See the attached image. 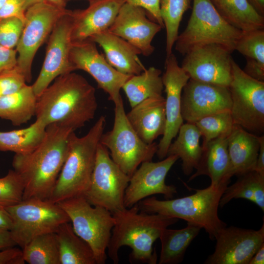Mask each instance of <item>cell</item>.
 Listing matches in <instances>:
<instances>
[{"label":"cell","mask_w":264,"mask_h":264,"mask_svg":"<svg viewBox=\"0 0 264 264\" xmlns=\"http://www.w3.org/2000/svg\"><path fill=\"white\" fill-rule=\"evenodd\" d=\"M44 1L61 8H65L66 6V0H44Z\"/></svg>","instance_id":"f907efd6"},{"label":"cell","mask_w":264,"mask_h":264,"mask_svg":"<svg viewBox=\"0 0 264 264\" xmlns=\"http://www.w3.org/2000/svg\"><path fill=\"white\" fill-rule=\"evenodd\" d=\"M26 1L27 7L31 6L33 4H34L36 3L44 1V0H25Z\"/></svg>","instance_id":"816d5d0a"},{"label":"cell","mask_w":264,"mask_h":264,"mask_svg":"<svg viewBox=\"0 0 264 264\" xmlns=\"http://www.w3.org/2000/svg\"><path fill=\"white\" fill-rule=\"evenodd\" d=\"M5 208L13 221L10 230L13 239L22 249L34 238L56 233L61 225L70 222L59 204L49 199H24Z\"/></svg>","instance_id":"9c48e42d"},{"label":"cell","mask_w":264,"mask_h":264,"mask_svg":"<svg viewBox=\"0 0 264 264\" xmlns=\"http://www.w3.org/2000/svg\"><path fill=\"white\" fill-rule=\"evenodd\" d=\"M26 83L24 74L17 66L0 73V97L17 91Z\"/></svg>","instance_id":"ab89813d"},{"label":"cell","mask_w":264,"mask_h":264,"mask_svg":"<svg viewBox=\"0 0 264 264\" xmlns=\"http://www.w3.org/2000/svg\"><path fill=\"white\" fill-rule=\"evenodd\" d=\"M112 214L115 223L107 251L112 262L118 263L119 249L127 246L132 249L131 263L156 264L157 257L153 244L162 231L178 219L142 212L137 204Z\"/></svg>","instance_id":"3957f363"},{"label":"cell","mask_w":264,"mask_h":264,"mask_svg":"<svg viewBox=\"0 0 264 264\" xmlns=\"http://www.w3.org/2000/svg\"><path fill=\"white\" fill-rule=\"evenodd\" d=\"M66 1L68 0H66ZM89 1V2H92V1H95V0H87Z\"/></svg>","instance_id":"db71d44e"},{"label":"cell","mask_w":264,"mask_h":264,"mask_svg":"<svg viewBox=\"0 0 264 264\" xmlns=\"http://www.w3.org/2000/svg\"><path fill=\"white\" fill-rule=\"evenodd\" d=\"M69 217L76 234L91 247L97 264H105L115 220L107 209L90 204L83 195L59 203Z\"/></svg>","instance_id":"52a82bcc"},{"label":"cell","mask_w":264,"mask_h":264,"mask_svg":"<svg viewBox=\"0 0 264 264\" xmlns=\"http://www.w3.org/2000/svg\"><path fill=\"white\" fill-rule=\"evenodd\" d=\"M97 107L95 88L71 72L57 77L37 97L35 115L46 127L56 124L75 131L94 118Z\"/></svg>","instance_id":"6da1fadb"},{"label":"cell","mask_w":264,"mask_h":264,"mask_svg":"<svg viewBox=\"0 0 264 264\" xmlns=\"http://www.w3.org/2000/svg\"><path fill=\"white\" fill-rule=\"evenodd\" d=\"M125 0H97L81 10H71L73 43L83 42L108 30L114 21Z\"/></svg>","instance_id":"44dd1931"},{"label":"cell","mask_w":264,"mask_h":264,"mask_svg":"<svg viewBox=\"0 0 264 264\" xmlns=\"http://www.w3.org/2000/svg\"><path fill=\"white\" fill-rule=\"evenodd\" d=\"M89 39L102 47L107 62L120 73L135 75L146 69L138 57L141 52L108 29L94 35Z\"/></svg>","instance_id":"603a6c76"},{"label":"cell","mask_w":264,"mask_h":264,"mask_svg":"<svg viewBox=\"0 0 264 264\" xmlns=\"http://www.w3.org/2000/svg\"><path fill=\"white\" fill-rule=\"evenodd\" d=\"M232 53L218 44L196 46L184 55L181 67L190 79L228 88L232 75Z\"/></svg>","instance_id":"5bb4252c"},{"label":"cell","mask_w":264,"mask_h":264,"mask_svg":"<svg viewBox=\"0 0 264 264\" xmlns=\"http://www.w3.org/2000/svg\"><path fill=\"white\" fill-rule=\"evenodd\" d=\"M6 0H0V9L1 8L3 5Z\"/></svg>","instance_id":"f5cc1de1"},{"label":"cell","mask_w":264,"mask_h":264,"mask_svg":"<svg viewBox=\"0 0 264 264\" xmlns=\"http://www.w3.org/2000/svg\"><path fill=\"white\" fill-rule=\"evenodd\" d=\"M126 2L140 7L147 11L153 21L164 27L160 11V0H125Z\"/></svg>","instance_id":"b9f144b4"},{"label":"cell","mask_w":264,"mask_h":264,"mask_svg":"<svg viewBox=\"0 0 264 264\" xmlns=\"http://www.w3.org/2000/svg\"><path fill=\"white\" fill-rule=\"evenodd\" d=\"M37 100L32 85L26 84L17 91L0 97V117L14 126L26 123L35 115Z\"/></svg>","instance_id":"f546056e"},{"label":"cell","mask_w":264,"mask_h":264,"mask_svg":"<svg viewBox=\"0 0 264 264\" xmlns=\"http://www.w3.org/2000/svg\"><path fill=\"white\" fill-rule=\"evenodd\" d=\"M228 88L230 113L235 124L254 133L264 132V82L246 74L234 61Z\"/></svg>","instance_id":"30bf717a"},{"label":"cell","mask_w":264,"mask_h":264,"mask_svg":"<svg viewBox=\"0 0 264 264\" xmlns=\"http://www.w3.org/2000/svg\"><path fill=\"white\" fill-rule=\"evenodd\" d=\"M259 150L255 171L264 176V136H259Z\"/></svg>","instance_id":"f6af8a7d"},{"label":"cell","mask_w":264,"mask_h":264,"mask_svg":"<svg viewBox=\"0 0 264 264\" xmlns=\"http://www.w3.org/2000/svg\"><path fill=\"white\" fill-rule=\"evenodd\" d=\"M254 8L264 16V0H247Z\"/></svg>","instance_id":"681fc988"},{"label":"cell","mask_w":264,"mask_h":264,"mask_svg":"<svg viewBox=\"0 0 264 264\" xmlns=\"http://www.w3.org/2000/svg\"><path fill=\"white\" fill-rule=\"evenodd\" d=\"M100 143L110 151L113 161L131 177L140 165L152 161L157 151V144L143 141L130 125L123 101L115 104L112 129L103 133Z\"/></svg>","instance_id":"ba28073f"},{"label":"cell","mask_w":264,"mask_h":264,"mask_svg":"<svg viewBox=\"0 0 264 264\" xmlns=\"http://www.w3.org/2000/svg\"><path fill=\"white\" fill-rule=\"evenodd\" d=\"M230 181L222 180L195 193L176 199L160 200L155 197L145 198L137 204L140 211L182 219L203 228L211 240L227 224L218 215L220 198Z\"/></svg>","instance_id":"277c9868"},{"label":"cell","mask_w":264,"mask_h":264,"mask_svg":"<svg viewBox=\"0 0 264 264\" xmlns=\"http://www.w3.org/2000/svg\"><path fill=\"white\" fill-rule=\"evenodd\" d=\"M24 190L23 181L15 170L0 178V206L4 208L19 204L23 200Z\"/></svg>","instance_id":"74e56055"},{"label":"cell","mask_w":264,"mask_h":264,"mask_svg":"<svg viewBox=\"0 0 264 264\" xmlns=\"http://www.w3.org/2000/svg\"><path fill=\"white\" fill-rule=\"evenodd\" d=\"M229 176H238L255 170L259 150V136L234 124L227 137Z\"/></svg>","instance_id":"cb8c5ba5"},{"label":"cell","mask_w":264,"mask_h":264,"mask_svg":"<svg viewBox=\"0 0 264 264\" xmlns=\"http://www.w3.org/2000/svg\"><path fill=\"white\" fill-rule=\"evenodd\" d=\"M24 23L16 18L0 19V45L15 49L18 44Z\"/></svg>","instance_id":"f35d334b"},{"label":"cell","mask_w":264,"mask_h":264,"mask_svg":"<svg viewBox=\"0 0 264 264\" xmlns=\"http://www.w3.org/2000/svg\"><path fill=\"white\" fill-rule=\"evenodd\" d=\"M201 227L190 223L180 229H164L159 237L161 251L159 264H176L182 262L185 253Z\"/></svg>","instance_id":"f1b7e54d"},{"label":"cell","mask_w":264,"mask_h":264,"mask_svg":"<svg viewBox=\"0 0 264 264\" xmlns=\"http://www.w3.org/2000/svg\"><path fill=\"white\" fill-rule=\"evenodd\" d=\"M191 0H160V15L166 32V57L173 53L180 22Z\"/></svg>","instance_id":"d590c367"},{"label":"cell","mask_w":264,"mask_h":264,"mask_svg":"<svg viewBox=\"0 0 264 264\" xmlns=\"http://www.w3.org/2000/svg\"><path fill=\"white\" fill-rule=\"evenodd\" d=\"M16 245L10 230L0 229V249Z\"/></svg>","instance_id":"7dc6e473"},{"label":"cell","mask_w":264,"mask_h":264,"mask_svg":"<svg viewBox=\"0 0 264 264\" xmlns=\"http://www.w3.org/2000/svg\"><path fill=\"white\" fill-rule=\"evenodd\" d=\"M13 226L12 218L5 208L0 206V229L10 230Z\"/></svg>","instance_id":"bcb514c9"},{"label":"cell","mask_w":264,"mask_h":264,"mask_svg":"<svg viewBox=\"0 0 264 264\" xmlns=\"http://www.w3.org/2000/svg\"><path fill=\"white\" fill-rule=\"evenodd\" d=\"M178 159L177 156L171 155L158 162L142 163L130 177L124 197L125 207L130 208L155 194L163 195L165 199L172 198L177 193L176 188L174 185H167L165 178Z\"/></svg>","instance_id":"ac0fdd59"},{"label":"cell","mask_w":264,"mask_h":264,"mask_svg":"<svg viewBox=\"0 0 264 264\" xmlns=\"http://www.w3.org/2000/svg\"><path fill=\"white\" fill-rule=\"evenodd\" d=\"M22 250L23 259L29 264H60L56 233L34 238Z\"/></svg>","instance_id":"e575fe53"},{"label":"cell","mask_w":264,"mask_h":264,"mask_svg":"<svg viewBox=\"0 0 264 264\" xmlns=\"http://www.w3.org/2000/svg\"><path fill=\"white\" fill-rule=\"evenodd\" d=\"M22 250L16 247H8L0 250V264H24Z\"/></svg>","instance_id":"ee69618b"},{"label":"cell","mask_w":264,"mask_h":264,"mask_svg":"<svg viewBox=\"0 0 264 264\" xmlns=\"http://www.w3.org/2000/svg\"><path fill=\"white\" fill-rule=\"evenodd\" d=\"M227 137L214 139L202 148V153L196 172L190 176L189 181L202 175L209 176L211 184H218L222 180L230 181Z\"/></svg>","instance_id":"d4e9b609"},{"label":"cell","mask_w":264,"mask_h":264,"mask_svg":"<svg viewBox=\"0 0 264 264\" xmlns=\"http://www.w3.org/2000/svg\"><path fill=\"white\" fill-rule=\"evenodd\" d=\"M165 99L162 95L147 98L132 108L127 118L136 133L145 142L151 144L165 130Z\"/></svg>","instance_id":"7402d4cb"},{"label":"cell","mask_w":264,"mask_h":264,"mask_svg":"<svg viewBox=\"0 0 264 264\" xmlns=\"http://www.w3.org/2000/svg\"><path fill=\"white\" fill-rule=\"evenodd\" d=\"M229 24L243 32L264 29V16L247 0H209Z\"/></svg>","instance_id":"4316f807"},{"label":"cell","mask_w":264,"mask_h":264,"mask_svg":"<svg viewBox=\"0 0 264 264\" xmlns=\"http://www.w3.org/2000/svg\"><path fill=\"white\" fill-rule=\"evenodd\" d=\"M165 68L162 79L166 95L165 98L166 124L165 132L157 144L156 152L160 159L167 156L170 145L183 124L181 111V95L184 87L190 79L178 65L177 59L173 53L166 57Z\"/></svg>","instance_id":"2e32d148"},{"label":"cell","mask_w":264,"mask_h":264,"mask_svg":"<svg viewBox=\"0 0 264 264\" xmlns=\"http://www.w3.org/2000/svg\"><path fill=\"white\" fill-rule=\"evenodd\" d=\"M264 264V243L256 252L249 262L248 264Z\"/></svg>","instance_id":"c3c4849f"},{"label":"cell","mask_w":264,"mask_h":264,"mask_svg":"<svg viewBox=\"0 0 264 264\" xmlns=\"http://www.w3.org/2000/svg\"><path fill=\"white\" fill-rule=\"evenodd\" d=\"M46 126L36 119L30 126L20 130L0 132V151L25 154L35 150L43 140Z\"/></svg>","instance_id":"d6a6232c"},{"label":"cell","mask_w":264,"mask_h":264,"mask_svg":"<svg viewBox=\"0 0 264 264\" xmlns=\"http://www.w3.org/2000/svg\"><path fill=\"white\" fill-rule=\"evenodd\" d=\"M237 198L251 201L264 211V176L254 170L239 176L234 183L226 187L220 207H223L231 200Z\"/></svg>","instance_id":"836d02e7"},{"label":"cell","mask_w":264,"mask_h":264,"mask_svg":"<svg viewBox=\"0 0 264 264\" xmlns=\"http://www.w3.org/2000/svg\"><path fill=\"white\" fill-rule=\"evenodd\" d=\"M17 52L16 49L0 45V73L17 66Z\"/></svg>","instance_id":"7bdbcfd3"},{"label":"cell","mask_w":264,"mask_h":264,"mask_svg":"<svg viewBox=\"0 0 264 264\" xmlns=\"http://www.w3.org/2000/svg\"><path fill=\"white\" fill-rule=\"evenodd\" d=\"M194 124L203 138L202 148L214 139L227 137L235 124L230 111L205 116Z\"/></svg>","instance_id":"8d00e7d4"},{"label":"cell","mask_w":264,"mask_h":264,"mask_svg":"<svg viewBox=\"0 0 264 264\" xmlns=\"http://www.w3.org/2000/svg\"><path fill=\"white\" fill-rule=\"evenodd\" d=\"M214 252L205 264H248L264 243V223L258 230L225 227L217 233Z\"/></svg>","instance_id":"e0dca14e"},{"label":"cell","mask_w":264,"mask_h":264,"mask_svg":"<svg viewBox=\"0 0 264 264\" xmlns=\"http://www.w3.org/2000/svg\"><path fill=\"white\" fill-rule=\"evenodd\" d=\"M67 10L44 1L27 9L23 29L15 48L18 53L17 66L24 74L26 82L31 80V67L37 50Z\"/></svg>","instance_id":"7c38bea8"},{"label":"cell","mask_w":264,"mask_h":264,"mask_svg":"<svg viewBox=\"0 0 264 264\" xmlns=\"http://www.w3.org/2000/svg\"><path fill=\"white\" fill-rule=\"evenodd\" d=\"M130 179L100 142L90 184L83 196L92 205L103 207L113 213L126 208L124 197Z\"/></svg>","instance_id":"8fae6325"},{"label":"cell","mask_w":264,"mask_h":264,"mask_svg":"<svg viewBox=\"0 0 264 264\" xmlns=\"http://www.w3.org/2000/svg\"><path fill=\"white\" fill-rule=\"evenodd\" d=\"M27 8L25 0H6L0 9V19L16 18L24 23Z\"/></svg>","instance_id":"60d3db41"},{"label":"cell","mask_w":264,"mask_h":264,"mask_svg":"<svg viewBox=\"0 0 264 264\" xmlns=\"http://www.w3.org/2000/svg\"><path fill=\"white\" fill-rule=\"evenodd\" d=\"M73 132L70 128L49 125L35 150L25 154H15L12 166L24 182L23 200L48 199L66 158Z\"/></svg>","instance_id":"7a4b0ae2"},{"label":"cell","mask_w":264,"mask_h":264,"mask_svg":"<svg viewBox=\"0 0 264 264\" xmlns=\"http://www.w3.org/2000/svg\"><path fill=\"white\" fill-rule=\"evenodd\" d=\"M106 123V117L102 115L84 136L71 133L66 158L48 199L59 203L84 195L90 184Z\"/></svg>","instance_id":"5b68a950"},{"label":"cell","mask_w":264,"mask_h":264,"mask_svg":"<svg viewBox=\"0 0 264 264\" xmlns=\"http://www.w3.org/2000/svg\"><path fill=\"white\" fill-rule=\"evenodd\" d=\"M71 10H67L53 27L47 44L40 72L32 85L38 97L58 76L74 71L70 61L71 39Z\"/></svg>","instance_id":"4fadbf2b"},{"label":"cell","mask_w":264,"mask_h":264,"mask_svg":"<svg viewBox=\"0 0 264 264\" xmlns=\"http://www.w3.org/2000/svg\"><path fill=\"white\" fill-rule=\"evenodd\" d=\"M177 135L169 146L167 156L175 155L180 158L183 172L189 176L197 169L201 156V134L194 123L187 122L181 126Z\"/></svg>","instance_id":"484cf974"},{"label":"cell","mask_w":264,"mask_h":264,"mask_svg":"<svg viewBox=\"0 0 264 264\" xmlns=\"http://www.w3.org/2000/svg\"><path fill=\"white\" fill-rule=\"evenodd\" d=\"M161 74V70L151 66L126 81L122 89L131 108L150 97L162 95L164 86Z\"/></svg>","instance_id":"1f68e13d"},{"label":"cell","mask_w":264,"mask_h":264,"mask_svg":"<svg viewBox=\"0 0 264 264\" xmlns=\"http://www.w3.org/2000/svg\"><path fill=\"white\" fill-rule=\"evenodd\" d=\"M70 61L74 70L80 69L90 74L114 104L123 101L120 90L132 75L122 74L110 65L98 51L95 43L88 39L73 43Z\"/></svg>","instance_id":"9a60e30c"},{"label":"cell","mask_w":264,"mask_h":264,"mask_svg":"<svg viewBox=\"0 0 264 264\" xmlns=\"http://www.w3.org/2000/svg\"><path fill=\"white\" fill-rule=\"evenodd\" d=\"M242 33L227 22L209 0H193L187 25L174 45L183 55L196 46L209 44H220L233 52Z\"/></svg>","instance_id":"8992f818"},{"label":"cell","mask_w":264,"mask_h":264,"mask_svg":"<svg viewBox=\"0 0 264 264\" xmlns=\"http://www.w3.org/2000/svg\"><path fill=\"white\" fill-rule=\"evenodd\" d=\"M235 50L246 58L243 71L249 76L264 82V30L243 32L237 42Z\"/></svg>","instance_id":"4dcf8cb0"},{"label":"cell","mask_w":264,"mask_h":264,"mask_svg":"<svg viewBox=\"0 0 264 264\" xmlns=\"http://www.w3.org/2000/svg\"><path fill=\"white\" fill-rule=\"evenodd\" d=\"M56 235L60 264H97L91 247L76 234L70 222L61 225Z\"/></svg>","instance_id":"83f0119b"},{"label":"cell","mask_w":264,"mask_h":264,"mask_svg":"<svg viewBox=\"0 0 264 264\" xmlns=\"http://www.w3.org/2000/svg\"><path fill=\"white\" fill-rule=\"evenodd\" d=\"M182 92L181 114L188 123H194L211 114L230 111L232 102L228 87L189 79Z\"/></svg>","instance_id":"d6986e66"},{"label":"cell","mask_w":264,"mask_h":264,"mask_svg":"<svg viewBox=\"0 0 264 264\" xmlns=\"http://www.w3.org/2000/svg\"><path fill=\"white\" fill-rule=\"evenodd\" d=\"M146 13L143 8L125 2L108 30L148 57L154 50L152 41L162 27L148 19Z\"/></svg>","instance_id":"ffe728a7"}]
</instances>
